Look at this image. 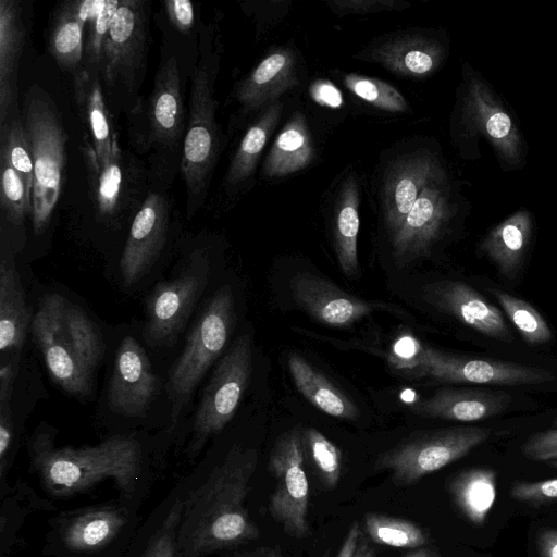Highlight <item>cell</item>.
I'll list each match as a JSON object with an SVG mask.
<instances>
[{
    "instance_id": "6da1fadb",
    "label": "cell",
    "mask_w": 557,
    "mask_h": 557,
    "mask_svg": "<svg viewBox=\"0 0 557 557\" xmlns=\"http://www.w3.org/2000/svg\"><path fill=\"white\" fill-rule=\"evenodd\" d=\"M258 465L255 448L234 446L196 488L183 499L177 557H205L259 537L245 507Z\"/></svg>"
},
{
    "instance_id": "7a4b0ae2",
    "label": "cell",
    "mask_w": 557,
    "mask_h": 557,
    "mask_svg": "<svg viewBox=\"0 0 557 557\" xmlns=\"http://www.w3.org/2000/svg\"><path fill=\"white\" fill-rule=\"evenodd\" d=\"M29 455L42 486L55 497L72 496L108 478L131 497L144 472L141 445L128 435H114L95 446L57 448L42 433L32 438Z\"/></svg>"
},
{
    "instance_id": "3957f363",
    "label": "cell",
    "mask_w": 557,
    "mask_h": 557,
    "mask_svg": "<svg viewBox=\"0 0 557 557\" xmlns=\"http://www.w3.org/2000/svg\"><path fill=\"white\" fill-rule=\"evenodd\" d=\"M453 136L466 159L481 157L479 144L484 139L504 172L519 171L527 164L528 144L515 114L492 84L469 63L462 65Z\"/></svg>"
},
{
    "instance_id": "277c9868",
    "label": "cell",
    "mask_w": 557,
    "mask_h": 557,
    "mask_svg": "<svg viewBox=\"0 0 557 557\" xmlns=\"http://www.w3.org/2000/svg\"><path fill=\"white\" fill-rule=\"evenodd\" d=\"M212 37V29L203 25L200 32L199 60L191 77L181 159L188 219L205 203L221 149L216 121L218 101L214 98L219 59Z\"/></svg>"
},
{
    "instance_id": "5b68a950",
    "label": "cell",
    "mask_w": 557,
    "mask_h": 557,
    "mask_svg": "<svg viewBox=\"0 0 557 557\" xmlns=\"http://www.w3.org/2000/svg\"><path fill=\"white\" fill-rule=\"evenodd\" d=\"M34 164L32 224L36 235L46 231L61 197L66 135L51 96L38 85L29 87L21 111Z\"/></svg>"
},
{
    "instance_id": "8992f818",
    "label": "cell",
    "mask_w": 557,
    "mask_h": 557,
    "mask_svg": "<svg viewBox=\"0 0 557 557\" xmlns=\"http://www.w3.org/2000/svg\"><path fill=\"white\" fill-rule=\"evenodd\" d=\"M186 124L177 60L163 51L149 98L139 97L131 109L129 140L143 151L154 150L157 157L176 162L182 159Z\"/></svg>"
},
{
    "instance_id": "52a82bcc",
    "label": "cell",
    "mask_w": 557,
    "mask_h": 557,
    "mask_svg": "<svg viewBox=\"0 0 557 557\" xmlns=\"http://www.w3.org/2000/svg\"><path fill=\"white\" fill-rule=\"evenodd\" d=\"M235 321V299L230 285L218 289L203 307L185 346L173 364L168 393L176 420L197 384L223 352Z\"/></svg>"
},
{
    "instance_id": "ba28073f",
    "label": "cell",
    "mask_w": 557,
    "mask_h": 557,
    "mask_svg": "<svg viewBox=\"0 0 557 557\" xmlns=\"http://www.w3.org/2000/svg\"><path fill=\"white\" fill-rule=\"evenodd\" d=\"M149 2L121 0L108 34L101 79L106 95L136 96L145 77L149 38Z\"/></svg>"
},
{
    "instance_id": "9c48e42d",
    "label": "cell",
    "mask_w": 557,
    "mask_h": 557,
    "mask_svg": "<svg viewBox=\"0 0 557 557\" xmlns=\"http://www.w3.org/2000/svg\"><path fill=\"white\" fill-rule=\"evenodd\" d=\"M479 426L433 430L407 438L382 454L374 469L387 471L394 483L408 485L462 458L490 437Z\"/></svg>"
},
{
    "instance_id": "30bf717a",
    "label": "cell",
    "mask_w": 557,
    "mask_h": 557,
    "mask_svg": "<svg viewBox=\"0 0 557 557\" xmlns=\"http://www.w3.org/2000/svg\"><path fill=\"white\" fill-rule=\"evenodd\" d=\"M252 371L251 338L237 337L219 360L196 410L189 449L197 453L235 414Z\"/></svg>"
},
{
    "instance_id": "8fae6325",
    "label": "cell",
    "mask_w": 557,
    "mask_h": 557,
    "mask_svg": "<svg viewBox=\"0 0 557 557\" xmlns=\"http://www.w3.org/2000/svg\"><path fill=\"white\" fill-rule=\"evenodd\" d=\"M269 469L276 480L269 510L284 533L295 539L309 534V482L305 471L301 428L283 433L275 442Z\"/></svg>"
},
{
    "instance_id": "7c38bea8",
    "label": "cell",
    "mask_w": 557,
    "mask_h": 557,
    "mask_svg": "<svg viewBox=\"0 0 557 557\" xmlns=\"http://www.w3.org/2000/svg\"><path fill=\"white\" fill-rule=\"evenodd\" d=\"M447 176L428 184L400 226L389 236L393 256L404 267L428 255L460 210Z\"/></svg>"
},
{
    "instance_id": "4fadbf2b",
    "label": "cell",
    "mask_w": 557,
    "mask_h": 557,
    "mask_svg": "<svg viewBox=\"0 0 557 557\" xmlns=\"http://www.w3.org/2000/svg\"><path fill=\"white\" fill-rule=\"evenodd\" d=\"M66 298L46 295L32 320V335L42 354L51 379L66 393L86 397L91 393V373L81 363L63 333V308Z\"/></svg>"
},
{
    "instance_id": "5bb4252c",
    "label": "cell",
    "mask_w": 557,
    "mask_h": 557,
    "mask_svg": "<svg viewBox=\"0 0 557 557\" xmlns=\"http://www.w3.org/2000/svg\"><path fill=\"white\" fill-rule=\"evenodd\" d=\"M206 285L200 265H188L176 277L158 284L147 299L144 338L153 347L173 344Z\"/></svg>"
},
{
    "instance_id": "9a60e30c",
    "label": "cell",
    "mask_w": 557,
    "mask_h": 557,
    "mask_svg": "<svg viewBox=\"0 0 557 557\" xmlns=\"http://www.w3.org/2000/svg\"><path fill=\"white\" fill-rule=\"evenodd\" d=\"M423 377L448 383L528 386L550 382L546 369L500 360L456 357L429 348Z\"/></svg>"
},
{
    "instance_id": "2e32d148",
    "label": "cell",
    "mask_w": 557,
    "mask_h": 557,
    "mask_svg": "<svg viewBox=\"0 0 557 557\" xmlns=\"http://www.w3.org/2000/svg\"><path fill=\"white\" fill-rule=\"evenodd\" d=\"M170 222V203L164 194L149 193L136 211L120 260L126 285H133L151 268L163 250Z\"/></svg>"
},
{
    "instance_id": "e0dca14e",
    "label": "cell",
    "mask_w": 557,
    "mask_h": 557,
    "mask_svg": "<svg viewBox=\"0 0 557 557\" xmlns=\"http://www.w3.org/2000/svg\"><path fill=\"white\" fill-rule=\"evenodd\" d=\"M160 389L143 346L132 336L125 337L117 350L109 384L110 406L127 417L143 414Z\"/></svg>"
},
{
    "instance_id": "ac0fdd59",
    "label": "cell",
    "mask_w": 557,
    "mask_h": 557,
    "mask_svg": "<svg viewBox=\"0 0 557 557\" xmlns=\"http://www.w3.org/2000/svg\"><path fill=\"white\" fill-rule=\"evenodd\" d=\"M295 302L324 325L347 327L376 310L387 306L355 297L329 280L301 272L289 282Z\"/></svg>"
},
{
    "instance_id": "d6986e66",
    "label": "cell",
    "mask_w": 557,
    "mask_h": 557,
    "mask_svg": "<svg viewBox=\"0 0 557 557\" xmlns=\"http://www.w3.org/2000/svg\"><path fill=\"white\" fill-rule=\"evenodd\" d=\"M428 302L476 332L505 343H512L508 324L497 307L462 281H441L424 288Z\"/></svg>"
},
{
    "instance_id": "ffe728a7",
    "label": "cell",
    "mask_w": 557,
    "mask_h": 557,
    "mask_svg": "<svg viewBox=\"0 0 557 557\" xmlns=\"http://www.w3.org/2000/svg\"><path fill=\"white\" fill-rule=\"evenodd\" d=\"M445 175L437 157L428 151L413 153L392 168L383 188V216L389 236L400 226L424 187Z\"/></svg>"
},
{
    "instance_id": "44dd1931",
    "label": "cell",
    "mask_w": 557,
    "mask_h": 557,
    "mask_svg": "<svg viewBox=\"0 0 557 557\" xmlns=\"http://www.w3.org/2000/svg\"><path fill=\"white\" fill-rule=\"evenodd\" d=\"M81 152L87 171L89 196L96 215L104 222H113L123 212L127 196L126 162L119 137L106 162L98 161L87 132L82 138Z\"/></svg>"
},
{
    "instance_id": "7402d4cb",
    "label": "cell",
    "mask_w": 557,
    "mask_h": 557,
    "mask_svg": "<svg viewBox=\"0 0 557 557\" xmlns=\"http://www.w3.org/2000/svg\"><path fill=\"white\" fill-rule=\"evenodd\" d=\"M121 505H98L70 512L58 528L62 546L71 553H94L115 540L129 522Z\"/></svg>"
},
{
    "instance_id": "603a6c76",
    "label": "cell",
    "mask_w": 557,
    "mask_h": 557,
    "mask_svg": "<svg viewBox=\"0 0 557 557\" xmlns=\"http://www.w3.org/2000/svg\"><path fill=\"white\" fill-rule=\"evenodd\" d=\"M509 404V395L500 391L444 387L411 405L410 410L426 418L475 422L502 413Z\"/></svg>"
},
{
    "instance_id": "cb8c5ba5",
    "label": "cell",
    "mask_w": 557,
    "mask_h": 557,
    "mask_svg": "<svg viewBox=\"0 0 557 557\" xmlns=\"http://www.w3.org/2000/svg\"><path fill=\"white\" fill-rule=\"evenodd\" d=\"M534 216L520 208L488 230L479 243L485 256L506 278H515L524 264L534 235Z\"/></svg>"
},
{
    "instance_id": "d4e9b609",
    "label": "cell",
    "mask_w": 557,
    "mask_h": 557,
    "mask_svg": "<svg viewBox=\"0 0 557 557\" xmlns=\"http://www.w3.org/2000/svg\"><path fill=\"white\" fill-rule=\"evenodd\" d=\"M106 0H67L55 9L48 34V47L58 65L73 74L83 65L84 30L88 20Z\"/></svg>"
},
{
    "instance_id": "484cf974",
    "label": "cell",
    "mask_w": 557,
    "mask_h": 557,
    "mask_svg": "<svg viewBox=\"0 0 557 557\" xmlns=\"http://www.w3.org/2000/svg\"><path fill=\"white\" fill-rule=\"evenodd\" d=\"M73 90L78 115L87 127L97 159L106 162L119 136L100 74L81 67L73 74Z\"/></svg>"
},
{
    "instance_id": "4316f807",
    "label": "cell",
    "mask_w": 557,
    "mask_h": 557,
    "mask_svg": "<svg viewBox=\"0 0 557 557\" xmlns=\"http://www.w3.org/2000/svg\"><path fill=\"white\" fill-rule=\"evenodd\" d=\"M21 2L0 0V124L17 106V72L25 41Z\"/></svg>"
},
{
    "instance_id": "83f0119b",
    "label": "cell",
    "mask_w": 557,
    "mask_h": 557,
    "mask_svg": "<svg viewBox=\"0 0 557 557\" xmlns=\"http://www.w3.org/2000/svg\"><path fill=\"white\" fill-rule=\"evenodd\" d=\"M295 59L281 50L264 58L236 87L235 97L244 111L271 104L287 89L297 85Z\"/></svg>"
},
{
    "instance_id": "f1b7e54d",
    "label": "cell",
    "mask_w": 557,
    "mask_h": 557,
    "mask_svg": "<svg viewBox=\"0 0 557 557\" xmlns=\"http://www.w3.org/2000/svg\"><path fill=\"white\" fill-rule=\"evenodd\" d=\"M32 325L20 275L14 263L3 258L0 265V349L18 355Z\"/></svg>"
},
{
    "instance_id": "f546056e",
    "label": "cell",
    "mask_w": 557,
    "mask_h": 557,
    "mask_svg": "<svg viewBox=\"0 0 557 557\" xmlns=\"http://www.w3.org/2000/svg\"><path fill=\"white\" fill-rule=\"evenodd\" d=\"M446 53L445 45L435 38L401 36L377 48L374 57L391 71L422 77L436 71Z\"/></svg>"
},
{
    "instance_id": "4dcf8cb0",
    "label": "cell",
    "mask_w": 557,
    "mask_h": 557,
    "mask_svg": "<svg viewBox=\"0 0 557 557\" xmlns=\"http://www.w3.org/2000/svg\"><path fill=\"white\" fill-rule=\"evenodd\" d=\"M287 364L297 389L318 409L343 420L359 418L355 403L300 355L290 352Z\"/></svg>"
},
{
    "instance_id": "1f68e13d",
    "label": "cell",
    "mask_w": 557,
    "mask_h": 557,
    "mask_svg": "<svg viewBox=\"0 0 557 557\" xmlns=\"http://www.w3.org/2000/svg\"><path fill=\"white\" fill-rule=\"evenodd\" d=\"M453 500L472 524L483 525L497 497V473L490 468H471L458 473L449 484Z\"/></svg>"
},
{
    "instance_id": "d6a6232c",
    "label": "cell",
    "mask_w": 557,
    "mask_h": 557,
    "mask_svg": "<svg viewBox=\"0 0 557 557\" xmlns=\"http://www.w3.org/2000/svg\"><path fill=\"white\" fill-rule=\"evenodd\" d=\"M313 154L306 122L295 114L276 137L264 162L263 173L269 177L284 176L306 168Z\"/></svg>"
},
{
    "instance_id": "836d02e7",
    "label": "cell",
    "mask_w": 557,
    "mask_h": 557,
    "mask_svg": "<svg viewBox=\"0 0 557 557\" xmlns=\"http://www.w3.org/2000/svg\"><path fill=\"white\" fill-rule=\"evenodd\" d=\"M359 196L352 178L343 186L336 209L334 239L339 267L348 277H356L359 272L357 238L359 232Z\"/></svg>"
},
{
    "instance_id": "e575fe53",
    "label": "cell",
    "mask_w": 557,
    "mask_h": 557,
    "mask_svg": "<svg viewBox=\"0 0 557 557\" xmlns=\"http://www.w3.org/2000/svg\"><path fill=\"white\" fill-rule=\"evenodd\" d=\"M282 106L278 101L269 104L244 135L225 175L226 187L243 184L252 174L268 138L278 122Z\"/></svg>"
},
{
    "instance_id": "d590c367",
    "label": "cell",
    "mask_w": 557,
    "mask_h": 557,
    "mask_svg": "<svg viewBox=\"0 0 557 557\" xmlns=\"http://www.w3.org/2000/svg\"><path fill=\"white\" fill-rule=\"evenodd\" d=\"M62 323L64 336L75 356L92 373L102 357V342L96 325L81 308L67 299Z\"/></svg>"
},
{
    "instance_id": "8d00e7d4",
    "label": "cell",
    "mask_w": 557,
    "mask_h": 557,
    "mask_svg": "<svg viewBox=\"0 0 557 557\" xmlns=\"http://www.w3.org/2000/svg\"><path fill=\"white\" fill-rule=\"evenodd\" d=\"M363 524L369 539L379 545L394 548H421L428 544L424 530L409 520L368 512Z\"/></svg>"
},
{
    "instance_id": "74e56055",
    "label": "cell",
    "mask_w": 557,
    "mask_h": 557,
    "mask_svg": "<svg viewBox=\"0 0 557 557\" xmlns=\"http://www.w3.org/2000/svg\"><path fill=\"white\" fill-rule=\"evenodd\" d=\"M0 157L5 159L18 173L32 194L34 181L33 154L18 109L13 111L0 124Z\"/></svg>"
},
{
    "instance_id": "f35d334b",
    "label": "cell",
    "mask_w": 557,
    "mask_h": 557,
    "mask_svg": "<svg viewBox=\"0 0 557 557\" xmlns=\"http://www.w3.org/2000/svg\"><path fill=\"white\" fill-rule=\"evenodd\" d=\"M506 315L529 345H543L553 338V332L543 315L528 301L500 289H492Z\"/></svg>"
},
{
    "instance_id": "ab89813d",
    "label": "cell",
    "mask_w": 557,
    "mask_h": 557,
    "mask_svg": "<svg viewBox=\"0 0 557 557\" xmlns=\"http://www.w3.org/2000/svg\"><path fill=\"white\" fill-rule=\"evenodd\" d=\"M302 445L322 485L332 490L337 486L343 467L341 449L314 428L301 429Z\"/></svg>"
},
{
    "instance_id": "60d3db41",
    "label": "cell",
    "mask_w": 557,
    "mask_h": 557,
    "mask_svg": "<svg viewBox=\"0 0 557 557\" xmlns=\"http://www.w3.org/2000/svg\"><path fill=\"white\" fill-rule=\"evenodd\" d=\"M0 208L2 218L14 227L32 215V194L10 163L0 157Z\"/></svg>"
},
{
    "instance_id": "b9f144b4",
    "label": "cell",
    "mask_w": 557,
    "mask_h": 557,
    "mask_svg": "<svg viewBox=\"0 0 557 557\" xmlns=\"http://www.w3.org/2000/svg\"><path fill=\"white\" fill-rule=\"evenodd\" d=\"M120 2L106 0L104 5L88 20L84 30L83 69L101 74L108 34Z\"/></svg>"
},
{
    "instance_id": "7bdbcfd3",
    "label": "cell",
    "mask_w": 557,
    "mask_h": 557,
    "mask_svg": "<svg viewBox=\"0 0 557 557\" xmlns=\"http://www.w3.org/2000/svg\"><path fill=\"white\" fill-rule=\"evenodd\" d=\"M346 87L370 104L389 112H404L407 101L392 85L373 77L348 74L344 77Z\"/></svg>"
},
{
    "instance_id": "ee69618b",
    "label": "cell",
    "mask_w": 557,
    "mask_h": 557,
    "mask_svg": "<svg viewBox=\"0 0 557 557\" xmlns=\"http://www.w3.org/2000/svg\"><path fill=\"white\" fill-rule=\"evenodd\" d=\"M430 346L411 334H403L393 344L388 355L389 367L406 376L423 377Z\"/></svg>"
},
{
    "instance_id": "f6af8a7d",
    "label": "cell",
    "mask_w": 557,
    "mask_h": 557,
    "mask_svg": "<svg viewBox=\"0 0 557 557\" xmlns=\"http://www.w3.org/2000/svg\"><path fill=\"white\" fill-rule=\"evenodd\" d=\"M183 512V499H176L166 517L151 535L140 557H177V535Z\"/></svg>"
},
{
    "instance_id": "bcb514c9",
    "label": "cell",
    "mask_w": 557,
    "mask_h": 557,
    "mask_svg": "<svg viewBox=\"0 0 557 557\" xmlns=\"http://www.w3.org/2000/svg\"><path fill=\"white\" fill-rule=\"evenodd\" d=\"M510 497L529 505H546L557 502V478L535 482H516Z\"/></svg>"
},
{
    "instance_id": "7dc6e473",
    "label": "cell",
    "mask_w": 557,
    "mask_h": 557,
    "mask_svg": "<svg viewBox=\"0 0 557 557\" xmlns=\"http://www.w3.org/2000/svg\"><path fill=\"white\" fill-rule=\"evenodd\" d=\"M521 451L530 460L550 462L557 459V428L531 435Z\"/></svg>"
},
{
    "instance_id": "c3c4849f",
    "label": "cell",
    "mask_w": 557,
    "mask_h": 557,
    "mask_svg": "<svg viewBox=\"0 0 557 557\" xmlns=\"http://www.w3.org/2000/svg\"><path fill=\"white\" fill-rule=\"evenodd\" d=\"M14 435L11 399L0 400V473L1 478L9 467V454Z\"/></svg>"
},
{
    "instance_id": "681fc988",
    "label": "cell",
    "mask_w": 557,
    "mask_h": 557,
    "mask_svg": "<svg viewBox=\"0 0 557 557\" xmlns=\"http://www.w3.org/2000/svg\"><path fill=\"white\" fill-rule=\"evenodd\" d=\"M164 9L172 26L181 33H188L195 26L194 3L189 0H166Z\"/></svg>"
},
{
    "instance_id": "f907efd6",
    "label": "cell",
    "mask_w": 557,
    "mask_h": 557,
    "mask_svg": "<svg viewBox=\"0 0 557 557\" xmlns=\"http://www.w3.org/2000/svg\"><path fill=\"white\" fill-rule=\"evenodd\" d=\"M311 98L321 106L337 109L344 103L341 90L326 79L313 82L309 89Z\"/></svg>"
},
{
    "instance_id": "816d5d0a",
    "label": "cell",
    "mask_w": 557,
    "mask_h": 557,
    "mask_svg": "<svg viewBox=\"0 0 557 557\" xmlns=\"http://www.w3.org/2000/svg\"><path fill=\"white\" fill-rule=\"evenodd\" d=\"M333 4L342 12H373L380 10L394 9L397 3L393 1H336Z\"/></svg>"
},
{
    "instance_id": "f5cc1de1",
    "label": "cell",
    "mask_w": 557,
    "mask_h": 557,
    "mask_svg": "<svg viewBox=\"0 0 557 557\" xmlns=\"http://www.w3.org/2000/svg\"><path fill=\"white\" fill-rule=\"evenodd\" d=\"M540 557H557V529L544 528L536 534Z\"/></svg>"
},
{
    "instance_id": "db71d44e",
    "label": "cell",
    "mask_w": 557,
    "mask_h": 557,
    "mask_svg": "<svg viewBox=\"0 0 557 557\" xmlns=\"http://www.w3.org/2000/svg\"><path fill=\"white\" fill-rule=\"evenodd\" d=\"M361 536L360 525L357 521H354L344 537L336 557H355Z\"/></svg>"
},
{
    "instance_id": "11a10c76",
    "label": "cell",
    "mask_w": 557,
    "mask_h": 557,
    "mask_svg": "<svg viewBox=\"0 0 557 557\" xmlns=\"http://www.w3.org/2000/svg\"><path fill=\"white\" fill-rule=\"evenodd\" d=\"M355 557H374V552L363 536L358 544Z\"/></svg>"
},
{
    "instance_id": "9f6ffc18",
    "label": "cell",
    "mask_w": 557,
    "mask_h": 557,
    "mask_svg": "<svg viewBox=\"0 0 557 557\" xmlns=\"http://www.w3.org/2000/svg\"><path fill=\"white\" fill-rule=\"evenodd\" d=\"M404 557H444L437 550L426 547L417 548Z\"/></svg>"
},
{
    "instance_id": "6f0895ef",
    "label": "cell",
    "mask_w": 557,
    "mask_h": 557,
    "mask_svg": "<svg viewBox=\"0 0 557 557\" xmlns=\"http://www.w3.org/2000/svg\"><path fill=\"white\" fill-rule=\"evenodd\" d=\"M264 557H284V556H282V554L276 549H269L264 554Z\"/></svg>"
},
{
    "instance_id": "680465c9",
    "label": "cell",
    "mask_w": 557,
    "mask_h": 557,
    "mask_svg": "<svg viewBox=\"0 0 557 557\" xmlns=\"http://www.w3.org/2000/svg\"><path fill=\"white\" fill-rule=\"evenodd\" d=\"M553 468L557 469V459L549 462Z\"/></svg>"
},
{
    "instance_id": "91938a15",
    "label": "cell",
    "mask_w": 557,
    "mask_h": 557,
    "mask_svg": "<svg viewBox=\"0 0 557 557\" xmlns=\"http://www.w3.org/2000/svg\"><path fill=\"white\" fill-rule=\"evenodd\" d=\"M237 557H256V556H253L252 554H246V555H240V556H237Z\"/></svg>"
}]
</instances>
